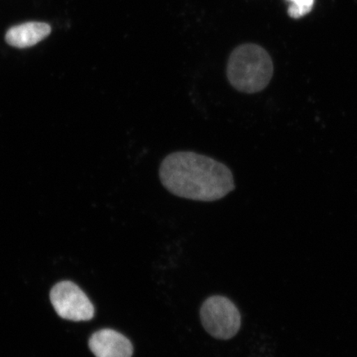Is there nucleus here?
Masks as SVG:
<instances>
[{
    "label": "nucleus",
    "mask_w": 357,
    "mask_h": 357,
    "mask_svg": "<svg viewBox=\"0 0 357 357\" xmlns=\"http://www.w3.org/2000/svg\"><path fill=\"white\" fill-rule=\"evenodd\" d=\"M288 1L291 3L288 10L289 15L293 19H300L312 10L314 0H288Z\"/></svg>",
    "instance_id": "7"
},
{
    "label": "nucleus",
    "mask_w": 357,
    "mask_h": 357,
    "mask_svg": "<svg viewBox=\"0 0 357 357\" xmlns=\"http://www.w3.org/2000/svg\"><path fill=\"white\" fill-rule=\"evenodd\" d=\"M51 32V26L46 22H29L8 29L6 41L17 48L30 47L43 41Z\"/></svg>",
    "instance_id": "6"
},
{
    "label": "nucleus",
    "mask_w": 357,
    "mask_h": 357,
    "mask_svg": "<svg viewBox=\"0 0 357 357\" xmlns=\"http://www.w3.org/2000/svg\"><path fill=\"white\" fill-rule=\"evenodd\" d=\"M89 347L96 357H132L133 354L130 340L113 329H102L93 333Z\"/></svg>",
    "instance_id": "5"
},
{
    "label": "nucleus",
    "mask_w": 357,
    "mask_h": 357,
    "mask_svg": "<svg viewBox=\"0 0 357 357\" xmlns=\"http://www.w3.org/2000/svg\"><path fill=\"white\" fill-rule=\"evenodd\" d=\"M51 302L61 318L79 322L95 315V307L86 294L70 281H61L52 288Z\"/></svg>",
    "instance_id": "4"
},
{
    "label": "nucleus",
    "mask_w": 357,
    "mask_h": 357,
    "mask_svg": "<svg viewBox=\"0 0 357 357\" xmlns=\"http://www.w3.org/2000/svg\"><path fill=\"white\" fill-rule=\"evenodd\" d=\"M159 178L172 195L200 202L220 200L236 188L226 165L190 151L167 155L160 163Z\"/></svg>",
    "instance_id": "1"
},
{
    "label": "nucleus",
    "mask_w": 357,
    "mask_h": 357,
    "mask_svg": "<svg viewBox=\"0 0 357 357\" xmlns=\"http://www.w3.org/2000/svg\"><path fill=\"white\" fill-rule=\"evenodd\" d=\"M271 57L257 44L240 45L231 52L227 64V78L231 87L241 93L264 91L273 77Z\"/></svg>",
    "instance_id": "2"
},
{
    "label": "nucleus",
    "mask_w": 357,
    "mask_h": 357,
    "mask_svg": "<svg viewBox=\"0 0 357 357\" xmlns=\"http://www.w3.org/2000/svg\"><path fill=\"white\" fill-rule=\"evenodd\" d=\"M203 327L212 337L229 340L238 333L241 314L233 302L223 296L208 298L200 309Z\"/></svg>",
    "instance_id": "3"
}]
</instances>
